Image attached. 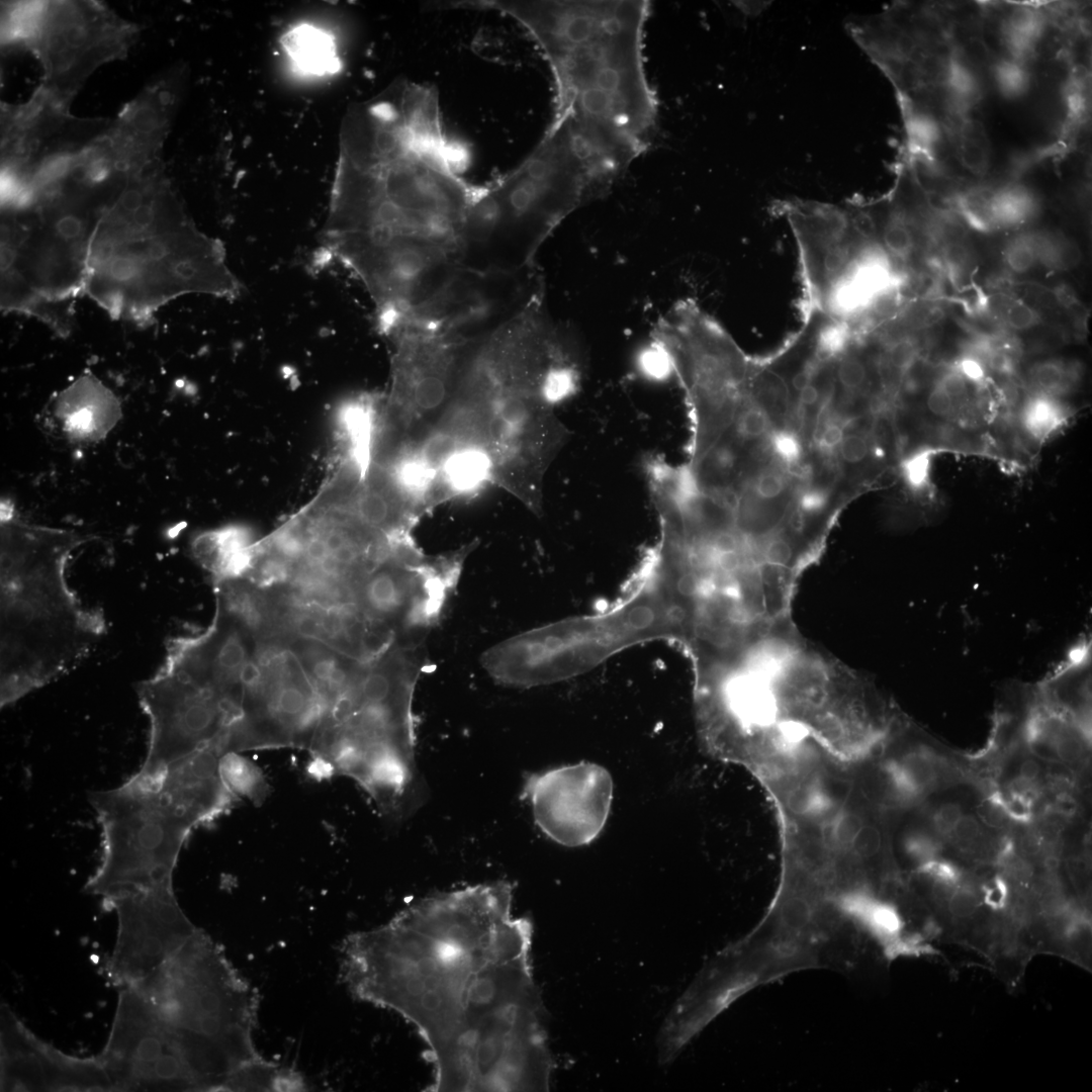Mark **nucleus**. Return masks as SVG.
Wrapping results in <instances>:
<instances>
[{
	"mask_svg": "<svg viewBox=\"0 0 1092 1092\" xmlns=\"http://www.w3.org/2000/svg\"><path fill=\"white\" fill-rule=\"evenodd\" d=\"M963 815L962 808L954 803H947L941 805L932 816V823L935 831L944 837L949 836L951 831Z\"/></svg>",
	"mask_w": 1092,
	"mask_h": 1092,
	"instance_id": "51",
	"label": "nucleus"
},
{
	"mask_svg": "<svg viewBox=\"0 0 1092 1092\" xmlns=\"http://www.w3.org/2000/svg\"><path fill=\"white\" fill-rule=\"evenodd\" d=\"M130 987L164 1022L200 1046L241 1067L261 1058L254 1043L257 993L199 928Z\"/></svg>",
	"mask_w": 1092,
	"mask_h": 1092,
	"instance_id": "9",
	"label": "nucleus"
},
{
	"mask_svg": "<svg viewBox=\"0 0 1092 1092\" xmlns=\"http://www.w3.org/2000/svg\"><path fill=\"white\" fill-rule=\"evenodd\" d=\"M1082 259L1080 247L1060 236L1037 235V262L1064 272L1076 268Z\"/></svg>",
	"mask_w": 1092,
	"mask_h": 1092,
	"instance_id": "31",
	"label": "nucleus"
},
{
	"mask_svg": "<svg viewBox=\"0 0 1092 1092\" xmlns=\"http://www.w3.org/2000/svg\"><path fill=\"white\" fill-rule=\"evenodd\" d=\"M281 44L294 67L305 74H334L340 60L332 35L309 24H300L281 36Z\"/></svg>",
	"mask_w": 1092,
	"mask_h": 1092,
	"instance_id": "23",
	"label": "nucleus"
},
{
	"mask_svg": "<svg viewBox=\"0 0 1092 1092\" xmlns=\"http://www.w3.org/2000/svg\"><path fill=\"white\" fill-rule=\"evenodd\" d=\"M829 504L827 489L811 485L798 493L795 505L812 519L819 520L826 512Z\"/></svg>",
	"mask_w": 1092,
	"mask_h": 1092,
	"instance_id": "41",
	"label": "nucleus"
},
{
	"mask_svg": "<svg viewBox=\"0 0 1092 1092\" xmlns=\"http://www.w3.org/2000/svg\"><path fill=\"white\" fill-rule=\"evenodd\" d=\"M994 193L984 189L970 190L956 199V206L966 221L980 232L997 229L993 212Z\"/></svg>",
	"mask_w": 1092,
	"mask_h": 1092,
	"instance_id": "32",
	"label": "nucleus"
},
{
	"mask_svg": "<svg viewBox=\"0 0 1092 1092\" xmlns=\"http://www.w3.org/2000/svg\"><path fill=\"white\" fill-rule=\"evenodd\" d=\"M905 845L907 851L921 862L936 857L940 850V844L933 837L920 833L910 835Z\"/></svg>",
	"mask_w": 1092,
	"mask_h": 1092,
	"instance_id": "49",
	"label": "nucleus"
},
{
	"mask_svg": "<svg viewBox=\"0 0 1092 1092\" xmlns=\"http://www.w3.org/2000/svg\"><path fill=\"white\" fill-rule=\"evenodd\" d=\"M902 760L899 763L901 769L919 794L933 787L939 779L940 757L927 748L921 747L912 751Z\"/></svg>",
	"mask_w": 1092,
	"mask_h": 1092,
	"instance_id": "34",
	"label": "nucleus"
},
{
	"mask_svg": "<svg viewBox=\"0 0 1092 1092\" xmlns=\"http://www.w3.org/2000/svg\"><path fill=\"white\" fill-rule=\"evenodd\" d=\"M83 293L112 317L144 324L179 296L235 299L242 285L222 245L198 232L168 190L134 183L97 221Z\"/></svg>",
	"mask_w": 1092,
	"mask_h": 1092,
	"instance_id": "4",
	"label": "nucleus"
},
{
	"mask_svg": "<svg viewBox=\"0 0 1092 1092\" xmlns=\"http://www.w3.org/2000/svg\"><path fill=\"white\" fill-rule=\"evenodd\" d=\"M882 845V836L879 829L873 825H862L855 834L850 847L853 852L861 857H871L877 854Z\"/></svg>",
	"mask_w": 1092,
	"mask_h": 1092,
	"instance_id": "46",
	"label": "nucleus"
},
{
	"mask_svg": "<svg viewBox=\"0 0 1092 1092\" xmlns=\"http://www.w3.org/2000/svg\"><path fill=\"white\" fill-rule=\"evenodd\" d=\"M241 718L225 751L294 747L310 750L324 704L300 660L281 639L262 636L241 674Z\"/></svg>",
	"mask_w": 1092,
	"mask_h": 1092,
	"instance_id": "12",
	"label": "nucleus"
},
{
	"mask_svg": "<svg viewBox=\"0 0 1092 1092\" xmlns=\"http://www.w3.org/2000/svg\"><path fill=\"white\" fill-rule=\"evenodd\" d=\"M1034 209L1031 192L1022 186H1010L994 193L993 212L997 228L1022 223Z\"/></svg>",
	"mask_w": 1092,
	"mask_h": 1092,
	"instance_id": "29",
	"label": "nucleus"
},
{
	"mask_svg": "<svg viewBox=\"0 0 1092 1092\" xmlns=\"http://www.w3.org/2000/svg\"><path fill=\"white\" fill-rule=\"evenodd\" d=\"M619 178L572 124L554 114L541 141L516 168L477 184L461 234L458 263L517 271L574 210L604 197Z\"/></svg>",
	"mask_w": 1092,
	"mask_h": 1092,
	"instance_id": "6",
	"label": "nucleus"
},
{
	"mask_svg": "<svg viewBox=\"0 0 1092 1092\" xmlns=\"http://www.w3.org/2000/svg\"><path fill=\"white\" fill-rule=\"evenodd\" d=\"M420 662L391 649L327 707L309 750L321 777L356 781L381 811L401 813L417 782L413 695Z\"/></svg>",
	"mask_w": 1092,
	"mask_h": 1092,
	"instance_id": "8",
	"label": "nucleus"
},
{
	"mask_svg": "<svg viewBox=\"0 0 1092 1092\" xmlns=\"http://www.w3.org/2000/svg\"><path fill=\"white\" fill-rule=\"evenodd\" d=\"M967 381L982 384L986 379V365L977 356L967 354L959 359L956 369Z\"/></svg>",
	"mask_w": 1092,
	"mask_h": 1092,
	"instance_id": "53",
	"label": "nucleus"
},
{
	"mask_svg": "<svg viewBox=\"0 0 1092 1092\" xmlns=\"http://www.w3.org/2000/svg\"><path fill=\"white\" fill-rule=\"evenodd\" d=\"M613 793L610 772L594 762L529 775L522 791L541 831L568 847L588 844L598 837L608 820Z\"/></svg>",
	"mask_w": 1092,
	"mask_h": 1092,
	"instance_id": "18",
	"label": "nucleus"
},
{
	"mask_svg": "<svg viewBox=\"0 0 1092 1092\" xmlns=\"http://www.w3.org/2000/svg\"><path fill=\"white\" fill-rule=\"evenodd\" d=\"M936 454L929 446L918 447L907 454L900 462V475L912 492L925 491L931 482V468Z\"/></svg>",
	"mask_w": 1092,
	"mask_h": 1092,
	"instance_id": "35",
	"label": "nucleus"
},
{
	"mask_svg": "<svg viewBox=\"0 0 1092 1092\" xmlns=\"http://www.w3.org/2000/svg\"><path fill=\"white\" fill-rule=\"evenodd\" d=\"M1020 420L1024 431L1042 442L1064 426L1068 413L1055 396L1038 393L1024 403Z\"/></svg>",
	"mask_w": 1092,
	"mask_h": 1092,
	"instance_id": "27",
	"label": "nucleus"
},
{
	"mask_svg": "<svg viewBox=\"0 0 1092 1092\" xmlns=\"http://www.w3.org/2000/svg\"><path fill=\"white\" fill-rule=\"evenodd\" d=\"M836 453L844 464L856 465L867 459L870 453V443L859 433H848L845 434Z\"/></svg>",
	"mask_w": 1092,
	"mask_h": 1092,
	"instance_id": "43",
	"label": "nucleus"
},
{
	"mask_svg": "<svg viewBox=\"0 0 1092 1092\" xmlns=\"http://www.w3.org/2000/svg\"><path fill=\"white\" fill-rule=\"evenodd\" d=\"M732 481L746 497L759 505L779 500L787 493L789 486L787 475L775 468L758 471L747 484H742L736 478Z\"/></svg>",
	"mask_w": 1092,
	"mask_h": 1092,
	"instance_id": "33",
	"label": "nucleus"
},
{
	"mask_svg": "<svg viewBox=\"0 0 1092 1092\" xmlns=\"http://www.w3.org/2000/svg\"><path fill=\"white\" fill-rule=\"evenodd\" d=\"M317 260L336 261L362 282L381 335L435 294L459 265L457 253L443 245L355 235L327 237Z\"/></svg>",
	"mask_w": 1092,
	"mask_h": 1092,
	"instance_id": "13",
	"label": "nucleus"
},
{
	"mask_svg": "<svg viewBox=\"0 0 1092 1092\" xmlns=\"http://www.w3.org/2000/svg\"><path fill=\"white\" fill-rule=\"evenodd\" d=\"M984 900L989 906L1000 909L1006 905L1008 900V886L1001 878L993 879L989 884H986L983 888Z\"/></svg>",
	"mask_w": 1092,
	"mask_h": 1092,
	"instance_id": "56",
	"label": "nucleus"
},
{
	"mask_svg": "<svg viewBox=\"0 0 1092 1092\" xmlns=\"http://www.w3.org/2000/svg\"><path fill=\"white\" fill-rule=\"evenodd\" d=\"M878 240L901 268L910 261L915 251L916 241L910 219L903 209L895 208L889 213Z\"/></svg>",
	"mask_w": 1092,
	"mask_h": 1092,
	"instance_id": "28",
	"label": "nucleus"
},
{
	"mask_svg": "<svg viewBox=\"0 0 1092 1092\" xmlns=\"http://www.w3.org/2000/svg\"><path fill=\"white\" fill-rule=\"evenodd\" d=\"M953 400L967 392V380L954 369L944 373L936 382Z\"/></svg>",
	"mask_w": 1092,
	"mask_h": 1092,
	"instance_id": "57",
	"label": "nucleus"
},
{
	"mask_svg": "<svg viewBox=\"0 0 1092 1092\" xmlns=\"http://www.w3.org/2000/svg\"><path fill=\"white\" fill-rule=\"evenodd\" d=\"M254 544L247 528L229 526L200 533L191 549L214 582L242 577L251 564Z\"/></svg>",
	"mask_w": 1092,
	"mask_h": 1092,
	"instance_id": "22",
	"label": "nucleus"
},
{
	"mask_svg": "<svg viewBox=\"0 0 1092 1092\" xmlns=\"http://www.w3.org/2000/svg\"><path fill=\"white\" fill-rule=\"evenodd\" d=\"M112 1091H200L193 1051L133 987L119 989L99 1056Z\"/></svg>",
	"mask_w": 1092,
	"mask_h": 1092,
	"instance_id": "15",
	"label": "nucleus"
},
{
	"mask_svg": "<svg viewBox=\"0 0 1092 1092\" xmlns=\"http://www.w3.org/2000/svg\"><path fill=\"white\" fill-rule=\"evenodd\" d=\"M1057 301L1066 308L1070 314L1082 309L1084 304L1078 298L1075 290L1068 284H1061L1054 289Z\"/></svg>",
	"mask_w": 1092,
	"mask_h": 1092,
	"instance_id": "58",
	"label": "nucleus"
},
{
	"mask_svg": "<svg viewBox=\"0 0 1092 1092\" xmlns=\"http://www.w3.org/2000/svg\"><path fill=\"white\" fill-rule=\"evenodd\" d=\"M889 365L904 377L918 361V346L910 337H900L890 343L886 352Z\"/></svg>",
	"mask_w": 1092,
	"mask_h": 1092,
	"instance_id": "39",
	"label": "nucleus"
},
{
	"mask_svg": "<svg viewBox=\"0 0 1092 1092\" xmlns=\"http://www.w3.org/2000/svg\"><path fill=\"white\" fill-rule=\"evenodd\" d=\"M222 755L215 747L196 751L170 764L155 782L146 783L154 785L196 829L218 819L238 801L222 779Z\"/></svg>",
	"mask_w": 1092,
	"mask_h": 1092,
	"instance_id": "20",
	"label": "nucleus"
},
{
	"mask_svg": "<svg viewBox=\"0 0 1092 1092\" xmlns=\"http://www.w3.org/2000/svg\"><path fill=\"white\" fill-rule=\"evenodd\" d=\"M844 436L842 424L837 421H828L818 432L817 445L823 452H836Z\"/></svg>",
	"mask_w": 1092,
	"mask_h": 1092,
	"instance_id": "52",
	"label": "nucleus"
},
{
	"mask_svg": "<svg viewBox=\"0 0 1092 1092\" xmlns=\"http://www.w3.org/2000/svg\"><path fill=\"white\" fill-rule=\"evenodd\" d=\"M1 1091H112L99 1059L70 1056L36 1037L1 1005Z\"/></svg>",
	"mask_w": 1092,
	"mask_h": 1092,
	"instance_id": "19",
	"label": "nucleus"
},
{
	"mask_svg": "<svg viewBox=\"0 0 1092 1092\" xmlns=\"http://www.w3.org/2000/svg\"><path fill=\"white\" fill-rule=\"evenodd\" d=\"M1040 774V766L1031 757L1023 759L1019 767V778L1027 782H1036Z\"/></svg>",
	"mask_w": 1092,
	"mask_h": 1092,
	"instance_id": "59",
	"label": "nucleus"
},
{
	"mask_svg": "<svg viewBox=\"0 0 1092 1092\" xmlns=\"http://www.w3.org/2000/svg\"><path fill=\"white\" fill-rule=\"evenodd\" d=\"M502 12L540 47L552 72L555 108L649 140L657 100L644 67L648 1H465Z\"/></svg>",
	"mask_w": 1092,
	"mask_h": 1092,
	"instance_id": "3",
	"label": "nucleus"
},
{
	"mask_svg": "<svg viewBox=\"0 0 1092 1092\" xmlns=\"http://www.w3.org/2000/svg\"><path fill=\"white\" fill-rule=\"evenodd\" d=\"M926 405L934 416L947 417L954 410V400L935 383L927 395Z\"/></svg>",
	"mask_w": 1092,
	"mask_h": 1092,
	"instance_id": "54",
	"label": "nucleus"
},
{
	"mask_svg": "<svg viewBox=\"0 0 1092 1092\" xmlns=\"http://www.w3.org/2000/svg\"><path fill=\"white\" fill-rule=\"evenodd\" d=\"M138 697L149 736L144 762L134 775L150 783L196 751L215 747L224 754L228 735L241 717L221 688L166 657L139 685Z\"/></svg>",
	"mask_w": 1092,
	"mask_h": 1092,
	"instance_id": "11",
	"label": "nucleus"
},
{
	"mask_svg": "<svg viewBox=\"0 0 1092 1092\" xmlns=\"http://www.w3.org/2000/svg\"><path fill=\"white\" fill-rule=\"evenodd\" d=\"M981 836L982 828L978 820L971 815L964 814L954 825L950 834V837L966 848H973L974 844L979 842Z\"/></svg>",
	"mask_w": 1092,
	"mask_h": 1092,
	"instance_id": "48",
	"label": "nucleus"
},
{
	"mask_svg": "<svg viewBox=\"0 0 1092 1092\" xmlns=\"http://www.w3.org/2000/svg\"><path fill=\"white\" fill-rule=\"evenodd\" d=\"M978 813L982 821L994 828H1003L1010 820L1004 810L990 798L979 806Z\"/></svg>",
	"mask_w": 1092,
	"mask_h": 1092,
	"instance_id": "55",
	"label": "nucleus"
},
{
	"mask_svg": "<svg viewBox=\"0 0 1092 1092\" xmlns=\"http://www.w3.org/2000/svg\"><path fill=\"white\" fill-rule=\"evenodd\" d=\"M1004 261L1013 272L1028 271L1037 262V234L1019 235L1004 250Z\"/></svg>",
	"mask_w": 1092,
	"mask_h": 1092,
	"instance_id": "38",
	"label": "nucleus"
},
{
	"mask_svg": "<svg viewBox=\"0 0 1092 1092\" xmlns=\"http://www.w3.org/2000/svg\"><path fill=\"white\" fill-rule=\"evenodd\" d=\"M953 132L961 165L976 176L986 175L990 166V144L983 124L964 115Z\"/></svg>",
	"mask_w": 1092,
	"mask_h": 1092,
	"instance_id": "26",
	"label": "nucleus"
},
{
	"mask_svg": "<svg viewBox=\"0 0 1092 1092\" xmlns=\"http://www.w3.org/2000/svg\"><path fill=\"white\" fill-rule=\"evenodd\" d=\"M919 872L931 878L934 883L957 886L962 880V874L954 864L936 857L921 862Z\"/></svg>",
	"mask_w": 1092,
	"mask_h": 1092,
	"instance_id": "44",
	"label": "nucleus"
},
{
	"mask_svg": "<svg viewBox=\"0 0 1092 1092\" xmlns=\"http://www.w3.org/2000/svg\"><path fill=\"white\" fill-rule=\"evenodd\" d=\"M101 830V857L85 884L103 902L173 886L180 852L195 829L134 775L119 787L90 795Z\"/></svg>",
	"mask_w": 1092,
	"mask_h": 1092,
	"instance_id": "10",
	"label": "nucleus"
},
{
	"mask_svg": "<svg viewBox=\"0 0 1092 1092\" xmlns=\"http://www.w3.org/2000/svg\"><path fill=\"white\" fill-rule=\"evenodd\" d=\"M80 543L70 531L1 520V708L71 671L105 633L103 615L67 580Z\"/></svg>",
	"mask_w": 1092,
	"mask_h": 1092,
	"instance_id": "5",
	"label": "nucleus"
},
{
	"mask_svg": "<svg viewBox=\"0 0 1092 1092\" xmlns=\"http://www.w3.org/2000/svg\"><path fill=\"white\" fill-rule=\"evenodd\" d=\"M371 159L344 182L327 236L408 238L457 253L476 185L460 176L461 154L447 140L439 98L411 100L372 125Z\"/></svg>",
	"mask_w": 1092,
	"mask_h": 1092,
	"instance_id": "2",
	"label": "nucleus"
},
{
	"mask_svg": "<svg viewBox=\"0 0 1092 1092\" xmlns=\"http://www.w3.org/2000/svg\"><path fill=\"white\" fill-rule=\"evenodd\" d=\"M815 788L826 806H839L848 799L851 785L838 777L827 776L819 780Z\"/></svg>",
	"mask_w": 1092,
	"mask_h": 1092,
	"instance_id": "42",
	"label": "nucleus"
},
{
	"mask_svg": "<svg viewBox=\"0 0 1092 1092\" xmlns=\"http://www.w3.org/2000/svg\"><path fill=\"white\" fill-rule=\"evenodd\" d=\"M863 825L861 818L854 813H846L836 819L832 834L836 843L842 846H850L855 834Z\"/></svg>",
	"mask_w": 1092,
	"mask_h": 1092,
	"instance_id": "50",
	"label": "nucleus"
},
{
	"mask_svg": "<svg viewBox=\"0 0 1092 1092\" xmlns=\"http://www.w3.org/2000/svg\"><path fill=\"white\" fill-rule=\"evenodd\" d=\"M513 886L429 896L348 935L341 976L352 995L411 1023L429 1091H547L553 1060L531 965L532 923Z\"/></svg>",
	"mask_w": 1092,
	"mask_h": 1092,
	"instance_id": "1",
	"label": "nucleus"
},
{
	"mask_svg": "<svg viewBox=\"0 0 1092 1092\" xmlns=\"http://www.w3.org/2000/svg\"><path fill=\"white\" fill-rule=\"evenodd\" d=\"M543 300L545 281L538 265L517 271H479L458 265L435 294L382 336L415 332L478 342Z\"/></svg>",
	"mask_w": 1092,
	"mask_h": 1092,
	"instance_id": "14",
	"label": "nucleus"
},
{
	"mask_svg": "<svg viewBox=\"0 0 1092 1092\" xmlns=\"http://www.w3.org/2000/svg\"><path fill=\"white\" fill-rule=\"evenodd\" d=\"M993 72L1000 92L1006 97H1018L1028 89L1029 74L1019 62L1000 60Z\"/></svg>",
	"mask_w": 1092,
	"mask_h": 1092,
	"instance_id": "37",
	"label": "nucleus"
},
{
	"mask_svg": "<svg viewBox=\"0 0 1092 1092\" xmlns=\"http://www.w3.org/2000/svg\"><path fill=\"white\" fill-rule=\"evenodd\" d=\"M392 346L391 385L385 418L405 426L444 415L478 342H458L415 332L386 338Z\"/></svg>",
	"mask_w": 1092,
	"mask_h": 1092,
	"instance_id": "16",
	"label": "nucleus"
},
{
	"mask_svg": "<svg viewBox=\"0 0 1092 1092\" xmlns=\"http://www.w3.org/2000/svg\"><path fill=\"white\" fill-rule=\"evenodd\" d=\"M1030 379L1039 393L1055 396L1072 389L1077 373L1072 365L1062 360L1050 359L1031 368Z\"/></svg>",
	"mask_w": 1092,
	"mask_h": 1092,
	"instance_id": "30",
	"label": "nucleus"
},
{
	"mask_svg": "<svg viewBox=\"0 0 1092 1092\" xmlns=\"http://www.w3.org/2000/svg\"><path fill=\"white\" fill-rule=\"evenodd\" d=\"M493 480V462L482 447L464 445L445 462L439 483L447 497L470 494Z\"/></svg>",
	"mask_w": 1092,
	"mask_h": 1092,
	"instance_id": "24",
	"label": "nucleus"
},
{
	"mask_svg": "<svg viewBox=\"0 0 1092 1092\" xmlns=\"http://www.w3.org/2000/svg\"><path fill=\"white\" fill-rule=\"evenodd\" d=\"M560 367L534 342L502 330L480 343L459 386L472 443L493 462V480L540 509L544 474L566 437Z\"/></svg>",
	"mask_w": 1092,
	"mask_h": 1092,
	"instance_id": "7",
	"label": "nucleus"
},
{
	"mask_svg": "<svg viewBox=\"0 0 1092 1092\" xmlns=\"http://www.w3.org/2000/svg\"><path fill=\"white\" fill-rule=\"evenodd\" d=\"M1005 321L1013 330H1027L1039 323L1037 311L1021 300H1015L1008 304L1005 310Z\"/></svg>",
	"mask_w": 1092,
	"mask_h": 1092,
	"instance_id": "45",
	"label": "nucleus"
},
{
	"mask_svg": "<svg viewBox=\"0 0 1092 1092\" xmlns=\"http://www.w3.org/2000/svg\"><path fill=\"white\" fill-rule=\"evenodd\" d=\"M121 418L116 395L91 373H85L55 394L44 410V426L72 445L103 440Z\"/></svg>",
	"mask_w": 1092,
	"mask_h": 1092,
	"instance_id": "21",
	"label": "nucleus"
},
{
	"mask_svg": "<svg viewBox=\"0 0 1092 1092\" xmlns=\"http://www.w3.org/2000/svg\"><path fill=\"white\" fill-rule=\"evenodd\" d=\"M769 450L776 459L793 468L799 466L804 457L802 439L794 431L781 428L772 429L767 436Z\"/></svg>",
	"mask_w": 1092,
	"mask_h": 1092,
	"instance_id": "36",
	"label": "nucleus"
},
{
	"mask_svg": "<svg viewBox=\"0 0 1092 1092\" xmlns=\"http://www.w3.org/2000/svg\"><path fill=\"white\" fill-rule=\"evenodd\" d=\"M105 904L117 917L116 939L105 972L119 989L149 977L198 929L180 907L173 886Z\"/></svg>",
	"mask_w": 1092,
	"mask_h": 1092,
	"instance_id": "17",
	"label": "nucleus"
},
{
	"mask_svg": "<svg viewBox=\"0 0 1092 1092\" xmlns=\"http://www.w3.org/2000/svg\"><path fill=\"white\" fill-rule=\"evenodd\" d=\"M220 772L225 785L238 799L245 798L261 804L266 798L268 788L263 772L239 752H228L221 756Z\"/></svg>",
	"mask_w": 1092,
	"mask_h": 1092,
	"instance_id": "25",
	"label": "nucleus"
},
{
	"mask_svg": "<svg viewBox=\"0 0 1092 1092\" xmlns=\"http://www.w3.org/2000/svg\"><path fill=\"white\" fill-rule=\"evenodd\" d=\"M947 908L953 918L967 919L979 909V894L970 886L958 885L946 900Z\"/></svg>",
	"mask_w": 1092,
	"mask_h": 1092,
	"instance_id": "40",
	"label": "nucleus"
},
{
	"mask_svg": "<svg viewBox=\"0 0 1092 1092\" xmlns=\"http://www.w3.org/2000/svg\"><path fill=\"white\" fill-rule=\"evenodd\" d=\"M934 232L936 237L943 242L944 246L963 244L966 237L965 226L947 211L941 212L935 222Z\"/></svg>",
	"mask_w": 1092,
	"mask_h": 1092,
	"instance_id": "47",
	"label": "nucleus"
}]
</instances>
